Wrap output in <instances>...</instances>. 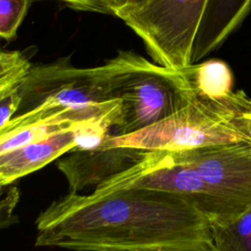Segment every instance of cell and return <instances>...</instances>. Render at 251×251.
Returning <instances> with one entry per match:
<instances>
[{
    "instance_id": "1",
    "label": "cell",
    "mask_w": 251,
    "mask_h": 251,
    "mask_svg": "<svg viewBox=\"0 0 251 251\" xmlns=\"http://www.w3.org/2000/svg\"><path fill=\"white\" fill-rule=\"evenodd\" d=\"M35 225V246L75 251H183L214 242L210 222L191 203L136 188L67 193Z\"/></svg>"
},
{
    "instance_id": "2",
    "label": "cell",
    "mask_w": 251,
    "mask_h": 251,
    "mask_svg": "<svg viewBox=\"0 0 251 251\" xmlns=\"http://www.w3.org/2000/svg\"><path fill=\"white\" fill-rule=\"evenodd\" d=\"M100 70L109 98L122 104L115 135L154 125L197 97L184 69H165L132 50H119Z\"/></svg>"
},
{
    "instance_id": "3",
    "label": "cell",
    "mask_w": 251,
    "mask_h": 251,
    "mask_svg": "<svg viewBox=\"0 0 251 251\" xmlns=\"http://www.w3.org/2000/svg\"><path fill=\"white\" fill-rule=\"evenodd\" d=\"M207 0H85L86 12L122 20L142 40L154 64L189 67L193 42Z\"/></svg>"
},
{
    "instance_id": "4",
    "label": "cell",
    "mask_w": 251,
    "mask_h": 251,
    "mask_svg": "<svg viewBox=\"0 0 251 251\" xmlns=\"http://www.w3.org/2000/svg\"><path fill=\"white\" fill-rule=\"evenodd\" d=\"M240 90L224 101L194 98L170 117L126 135L107 134L98 144L141 151L181 152L248 142L235 122Z\"/></svg>"
},
{
    "instance_id": "5",
    "label": "cell",
    "mask_w": 251,
    "mask_h": 251,
    "mask_svg": "<svg viewBox=\"0 0 251 251\" xmlns=\"http://www.w3.org/2000/svg\"><path fill=\"white\" fill-rule=\"evenodd\" d=\"M128 188L181 197L195 206L211 225L223 224L235 218L178 152L145 151L136 164L96 186L92 192Z\"/></svg>"
},
{
    "instance_id": "6",
    "label": "cell",
    "mask_w": 251,
    "mask_h": 251,
    "mask_svg": "<svg viewBox=\"0 0 251 251\" xmlns=\"http://www.w3.org/2000/svg\"><path fill=\"white\" fill-rule=\"evenodd\" d=\"M234 217L251 206V144L239 142L178 152Z\"/></svg>"
},
{
    "instance_id": "7",
    "label": "cell",
    "mask_w": 251,
    "mask_h": 251,
    "mask_svg": "<svg viewBox=\"0 0 251 251\" xmlns=\"http://www.w3.org/2000/svg\"><path fill=\"white\" fill-rule=\"evenodd\" d=\"M144 153L145 151L132 148L103 147L97 144L90 148L74 150L68 157L61 159L57 167L67 179L68 193H80L88 187L94 189L129 169Z\"/></svg>"
},
{
    "instance_id": "8",
    "label": "cell",
    "mask_w": 251,
    "mask_h": 251,
    "mask_svg": "<svg viewBox=\"0 0 251 251\" xmlns=\"http://www.w3.org/2000/svg\"><path fill=\"white\" fill-rule=\"evenodd\" d=\"M83 131H68L52 135L0 154V187L11 185L15 180L45 167L81 143Z\"/></svg>"
},
{
    "instance_id": "9",
    "label": "cell",
    "mask_w": 251,
    "mask_h": 251,
    "mask_svg": "<svg viewBox=\"0 0 251 251\" xmlns=\"http://www.w3.org/2000/svg\"><path fill=\"white\" fill-rule=\"evenodd\" d=\"M251 12V0H207L193 42L191 64L219 49Z\"/></svg>"
},
{
    "instance_id": "10",
    "label": "cell",
    "mask_w": 251,
    "mask_h": 251,
    "mask_svg": "<svg viewBox=\"0 0 251 251\" xmlns=\"http://www.w3.org/2000/svg\"><path fill=\"white\" fill-rule=\"evenodd\" d=\"M187 79L198 98L224 101L233 93V74L222 60L212 59L184 68Z\"/></svg>"
},
{
    "instance_id": "11",
    "label": "cell",
    "mask_w": 251,
    "mask_h": 251,
    "mask_svg": "<svg viewBox=\"0 0 251 251\" xmlns=\"http://www.w3.org/2000/svg\"><path fill=\"white\" fill-rule=\"evenodd\" d=\"M211 233L224 251H251V206L226 223L211 225Z\"/></svg>"
},
{
    "instance_id": "12",
    "label": "cell",
    "mask_w": 251,
    "mask_h": 251,
    "mask_svg": "<svg viewBox=\"0 0 251 251\" xmlns=\"http://www.w3.org/2000/svg\"><path fill=\"white\" fill-rule=\"evenodd\" d=\"M31 1L0 0V38L11 41L25 18Z\"/></svg>"
},
{
    "instance_id": "13",
    "label": "cell",
    "mask_w": 251,
    "mask_h": 251,
    "mask_svg": "<svg viewBox=\"0 0 251 251\" xmlns=\"http://www.w3.org/2000/svg\"><path fill=\"white\" fill-rule=\"evenodd\" d=\"M21 83L22 81L0 95V129L20 110L23 99L20 90Z\"/></svg>"
},
{
    "instance_id": "14",
    "label": "cell",
    "mask_w": 251,
    "mask_h": 251,
    "mask_svg": "<svg viewBox=\"0 0 251 251\" xmlns=\"http://www.w3.org/2000/svg\"><path fill=\"white\" fill-rule=\"evenodd\" d=\"M235 122L248 143L251 144V98L243 90H240Z\"/></svg>"
},
{
    "instance_id": "15",
    "label": "cell",
    "mask_w": 251,
    "mask_h": 251,
    "mask_svg": "<svg viewBox=\"0 0 251 251\" xmlns=\"http://www.w3.org/2000/svg\"><path fill=\"white\" fill-rule=\"evenodd\" d=\"M183 251H224L222 248L217 246L214 242L210 245H207L205 247L199 248V249H193V250H183Z\"/></svg>"
},
{
    "instance_id": "16",
    "label": "cell",
    "mask_w": 251,
    "mask_h": 251,
    "mask_svg": "<svg viewBox=\"0 0 251 251\" xmlns=\"http://www.w3.org/2000/svg\"><path fill=\"white\" fill-rule=\"evenodd\" d=\"M2 53V50H1V47H0V54Z\"/></svg>"
}]
</instances>
